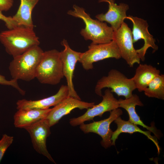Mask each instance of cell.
Here are the masks:
<instances>
[{
	"label": "cell",
	"mask_w": 164,
	"mask_h": 164,
	"mask_svg": "<svg viewBox=\"0 0 164 164\" xmlns=\"http://www.w3.org/2000/svg\"><path fill=\"white\" fill-rule=\"evenodd\" d=\"M68 96V90L66 85H62L57 93L50 97L37 100H19L16 103V108L20 109H45L55 106Z\"/></svg>",
	"instance_id": "obj_15"
},
{
	"label": "cell",
	"mask_w": 164,
	"mask_h": 164,
	"mask_svg": "<svg viewBox=\"0 0 164 164\" xmlns=\"http://www.w3.org/2000/svg\"><path fill=\"white\" fill-rule=\"evenodd\" d=\"M40 0H20V4L16 13L12 17L18 26L33 29L32 12Z\"/></svg>",
	"instance_id": "obj_20"
},
{
	"label": "cell",
	"mask_w": 164,
	"mask_h": 164,
	"mask_svg": "<svg viewBox=\"0 0 164 164\" xmlns=\"http://www.w3.org/2000/svg\"><path fill=\"white\" fill-rule=\"evenodd\" d=\"M149 97L164 99V75L160 74L154 78L143 91Z\"/></svg>",
	"instance_id": "obj_21"
},
{
	"label": "cell",
	"mask_w": 164,
	"mask_h": 164,
	"mask_svg": "<svg viewBox=\"0 0 164 164\" xmlns=\"http://www.w3.org/2000/svg\"><path fill=\"white\" fill-rule=\"evenodd\" d=\"M63 77L60 52L55 49L44 52L36 69L35 78L42 84L55 85Z\"/></svg>",
	"instance_id": "obj_4"
},
{
	"label": "cell",
	"mask_w": 164,
	"mask_h": 164,
	"mask_svg": "<svg viewBox=\"0 0 164 164\" xmlns=\"http://www.w3.org/2000/svg\"><path fill=\"white\" fill-rule=\"evenodd\" d=\"M117 126V128L113 132L111 138L112 145H114L116 140L119 135L122 133H127L132 134L135 132H139L145 135L149 139L152 141L155 145L158 150V153L159 154L160 148L155 136H152L151 132L149 131L142 130L135 125L129 121H126L122 119L120 116L116 118L114 121Z\"/></svg>",
	"instance_id": "obj_19"
},
{
	"label": "cell",
	"mask_w": 164,
	"mask_h": 164,
	"mask_svg": "<svg viewBox=\"0 0 164 164\" xmlns=\"http://www.w3.org/2000/svg\"><path fill=\"white\" fill-rule=\"evenodd\" d=\"M106 2L108 4V9L105 14L101 13L95 17L101 22H105L111 25L114 32L120 27L127 17L126 12L129 9L128 5L120 3L118 5L114 0H99V2Z\"/></svg>",
	"instance_id": "obj_14"
},
{
	"label": "cell",
	"mask_w": 164,
	"mask_h": 164,
	"mask_svg": "<svg viewBox=\"0 0 164 164\" xmlns=\"http://www.w3.org/2000/svg\"><path fill=\"white\" fill-rule=\"evenodd\" d=\"M0 84L11 86L17 90L21 94L24 95L25 94V91L19 86L17 80L12 79L10 80H8L4 76L0 74Z\"/></svg>",
	"instance_id": "obj_23"
},
{
	"label": "cell",
	"mask_w": 164,
	"mask_h": 164,
	"mask_svg": "<svg viewBox=\"0 0 164 164\" xmlns=\"http://www.w3.org/2000/svg\"><path fill=\"white\" fill-rule=\"evenodd\" d=\"M126 19L130 20L132 23V31L133 43L140 39H143L144 41L143 46L136 50L141 60L144 61L147 51L149 48H152L154 52L158 50V46L155 43V39L149 32V25L146 20L130 15L127 16Z\"/></svg>",
	"instance_id": "obj_9"
},
{
	"label": "cell",
	"mask_w": 164,
	"mask_h": 164,
	"mask_svg": "<svg viewBox=\"0 0 164 164\" xmlns=\"http://www.w3.org/2000/svg\"><path fill=\"white\" fill-rule=\"evenodd\" d=\"M13 0H0V11H7L12 7Z\"/></svg>",
	"instance_id": "obj_25"
},
{
	"label": "cell",
	"mask_w": 164,
	"mask_h": 164,
	"mask_svg": "<svg viewBox=\"0 0 164 164\" xmlns=\"http://www.w3.org/2000/svg\"><path fill=\"white\" fill-rule=\"evenodd\" d=\"M51 108L18 110L13 116L14 124L16 128H24L43 119L47 116Z\"/></svg>",
	"instance_id": "obj_17"
},
{
	"label": "cell",
	"mask_w": 164,
	"mask_h": 164,
	"mask_svg": "<svg viewBox=\"0 0 164 164\" xmlns=\"http://www.w3.org/2000/svg\"><path fill=\"white\" fill-rule=\"evenodd\" d=\"M73 8V10H69L67 14L84 22L85 26L80 33L85 40H90L92 41L91 43L98 44L108 43L113 39L114 31L106 22L92 19L83 8L74 5Z\"/></svg>",
	"instance_id": "obj_2"
},
{
	"label": "cell",
	"mask_w": 164,
	"mask_h": 164,
	"mask_svg": "<svg viewBox=\"0 0 164 164\" xmlns=\"http://www.w3.org/2000/svg\"><path fill=\"white\" fill-rule=\"evenodd\" d=\"M43 53L38 45L13 57L9 67L12 78L27 81L35 78L36 68Z\"/></svg>",
	"instance_id": "obj_3"
},
{
	"label": "cell",
	"mask_w": 164,
	"mask_h": 164,
	"mask_svg": "<svg viewBox=\"0 0 164 164\" xmlns=\"http://www.w3.org/2000/svg\"><path fill=\"white\" fill-rule=\"evenodd\" d=\"M61 44L64 47V49L60 52V55L62 63L63 73L67 82L68 96L81 100L75 90L73 77L76 64L78 61L82 53L72 49L65 39H63Z\"/></svg>",
	"instance_id": "obj_11"
},
{
	"label": "cell",
	"mask_w": 164,
	"mask_h": 164,
	"mask_svg": "<svg viewBox=\"0 0 164 164\" xmlns=\"http://www.w3.org/2000/svg\"><path fill=\"white\" fill-rule=\"evenodd\" d=\"M160 74V70L151 65L139 64L132 79L136 89L139 92H142L154 78Z\"/></svg>",
	"instance_id": "obj_18"
},
{
	"label": "cell",
	"mask_w": 164,
	"mask_h": 164,
	"mask_svg": "<svg viewBox=\"0 0 164 164\" xmlns=\"http://www.w3.org/2000/svg\"><path fill=\"white\" fill-rule=\"evenodd\" d=\"M119 108H122L127 112L129 116L128 121L132 123L142 126L147 129L148 131L152 132L155 136L159 139L160 134L155 127L154 125L151 126H148L145 125L140 119L139 116L135 111L136 106H142L143 104L140 101L139 97L136 94H133L130 97L125 99H120L118 100Z\"/></svg>",
	"instance_id": "obj_16"
},
{
	"label": "cell",
	"mask_w": 164,
	"mask_h": 164,
	"mask_svg": "<svg viewBox=\"0 0 164 164\" xmlns=\"http://www.w3.org/2000/svg\"><path fill=\"white\" fill-rule=\"evenodd\" d=\"M102 96V100L99 104L87 109V111L81 116L70 119V124L73 126L80 125L86 121L92 120L97 116L102 117L106 112H110L119 108L118 100L114 97L109 88L105 91L104 95Z\"/></svg>",
	"instance_id": "obj_10"
},
{
	"label": "cell",
	"mask_w": 164,
	"mask_h": 164,
	"mask_svg": "<svg viewBox=\"0 0 164 164\" xmlns=\"http://www.w3.org/2000/svg\"><path fill=\"white\" fill-rule=\"evenodd\" d=\"M105 88H110L112 92L114 93L118 96H124L125 98L131 97L133 91L136 89L132 78H128L115 69H111L107 76H103L98 80L95 87V92L101 97L102 90Z\"/></svg>",
	"instance_id": "obj_5"
},
{
	"label": "cell",
	"mask_w": 164,
	"mask_h": 164,
	"mask_svg": "<svg viewBox=\"0 0 164 164\" xmlns=\"http://www.w3.org/2000/svg\"><path fill=\"white\" fill-rule=\"evenodd\" d=\"M113 39L119 50L121 58L131 67L135 63L140 64V59L133 46L132 31L124 22L114 32Z\"/></svg>",
	"instance_id": "obj_7"
},
{
	"label": "cell",
	"mask_w": 164,
	"mask_h": 164,
	"mask_svg": "<svg viewBox=\"0 0 164 164\" xmlns=\"http://www.w3.org/2000/svg\"><path fill=\"white\" fill-rule=\"evenodd\" d=\"M87 51L81 53L78 61L86 70L92 69L93 64L95 62L109 58L119 59L121 58L118 46L114 39L107 43H91Z\"/></svg>",
	"instance_id": "obj_6"
},
{
	"label": "cell",
	"mask_w": 164,
	"mask_h": 164,
	"mask_svg": "<svg viewBox=\"0 0 164 164\" xmlns=\"http://www.w3.org/2000/svg\"><path fill=\"white\" fill-rule=\"evenodd\" d=\"M122 114L121 109L116 108L110 111V116L108 118L88 124L83 123L80 125V128L85 134L92 132L99 135L102 138L101 145L107 149L112 145L111 138L113 132L110 128V125Z\"/></svg>",
	"instance_id": "obj_8"
},
{
	"label": "cell",
	"mask_w": 164,
	"mask_h": 164,
	"mask_svg": "<svg viewBox=\"0 0 164 164\" xmlns=\"http://www.w3.org/2000/svg\"><path fill=\"white\" fill-rule=\"evenodd\" d=\"M0 41L7 53L13 57L40 43L33 29L23 26L1 32Z\"/></svg>",
	"instance_id": "obj_1"
},
{
	"label": "cell",
	"mask_w": 164,
	"mask_h": 164,
	"mask_svg": "<svg viewBox=\"0 0 164 164\" xmlns=\"http://www.w3.org/2000/svg\"><path fill=\"white\" fill-rule=\"evenodd\" d=\"M0 20L4 22L5 26L8 29H12L18 26L12 17L5 16L2 14V11H0Z\"/></svg>",
	"instance_id": "obj_24"
},
{
	"label": "cell",
	"mask_w": 164,
	"mask_h": 164,
	"mask_svg": "<svg viewBox=\"0 0 164 164\" xmlns=\"http://www.w3.org/2000/svg\"><path fill=\"white\" fill-rule=\"evenodd\" d=\"M95 105L94 102H88L68 96L51 108L45 118L51 127L58 123L64 116L70 113L75 108L87 109Z\"/></svg>",
	"instance_id": "obj_13"
},
{
	"label": "cell",
	"mask_w": 164,
	"mask_h": 164,
	"mask_svg": "<svg viewBox=\"0 0 164 164\" xmlns=\"http://www.w3.org/2000/svg\"><path fill=\"white\" fill-rule=\"evenodd\" d=\"M14 137L5 134H3L0 140V163L8 147L12 144Z\"/></svg>",
	"instance_id": "obj_22"
},
{
	"label": "cell",
	"mask_w": 164,
	"mask_h": 164,
	"mask_svg": "<svg viewBox=\"0 0 164 164\" xmlns=\"http://www.w3.org/2000/svg\"><path fill=\"white\" fill-rule=\"evenodd\" d=\"M45 119L41 120L25 128L29 134L34 149L39 154L56 163L46 147V139L51 134L50 128Z\"/></svg>",
	"instance_id": "obj_12"
}]
</instances>
